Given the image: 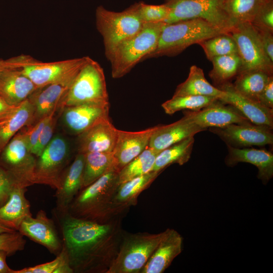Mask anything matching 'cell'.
I'll return each instance as SVG.
<instances>
[{"mask_svg": "<svg viewBox=\"0 0 273 273\" xmlns=\"http://www.w3.org/2000/svg\"><path fill=\"white\" fill-rule=\"evenodd\" d=\"M63 246L74 272L106 273L118 253L123 231L118 216L100 223L60 214Z\"/></svg>", "mask_w": 273, "mask_h": 273, "instance_id": "obj_1", "label": "cell"}, {"mask_svg": "<svg viewBox=\"0 0 273 273\" xmlns=\"http://www.w3.org/2000/svg\"><path fill=\"white\" fill-rule=\"evenodd\" d=\"M119 185L118 172L105 173L79 192L67 212L74 217L100 223L120 216L125 210L114 202Z\"/></svg>", "mask_w": 273, "mask_h": 273, "instance_id": "obj_2", "label": "cell"}, {"mask_svg": "<svg viewBox=\"0 0 273 273\" xmlns=\"http://www.w3.org/2000/svg\"><path fill=\"white\" fill-rule=\"evenodd\" d=\"M225 32L201 19L165 23L155 50L147 58L177 55L190 46Z\"/></svg>", "mask_w": 273, "mask_h": 273, "instance_id": "obj_3", "label": "cell"}, {"mask_svg": "<svg viewBox=\"0 0 273 273\" xmlns=\"http://www.w3.org/2000/svg\"><path fill=\"white\" fill-rule=\"evenodd\" d=\"M87 58L42 62L29 56L20 55L5 62L8 66L19 68L39 88L57 83L71 85Z\"/></svg>", "mask_w": 273, "mask_h": 273, "instance_id": "obj_4", "label": "cell"}, {"mask_svg": "<svg viewBox=\"0 0 273 273\" xmlns=\"http://www.w3.org/2000/svg\"><path fill=\"white\" fill-rule=\"evenodd\" d=\"M164 22L145 23L141 30L119 44L107 58L113 78H121L156 49Z\"/></svg>", "mask_w": 273, "mask_h": 273, "instance_id": "obj_5", "label": "cell"}, {"mask_svg": "<svg viewBox=\"0 0 273 273\" xmlns=\"http://www.w3.org/2000/svg\"><path fill=\"white\" fill-rule=\"evenodd\" d=\"M95 16L107 58L122 42L139 33L145 23L139 15L136 3L121 12L111 11L99 6Z\"/></svg>", "mask_w": 273, "mask_h": 273, "instance_id": "obj_6", "label": "cell"}, {"mask_svg": "<svg viewBox=\"0 0 273 273\" xmlns=\"http://www.w3.org/2000/svg\"><path fill=\"white\" fill-rule=\"evenodd\" d=\"M165 234L123 232L118 253L106 273H140Z\"/></svg>", "mask_w": 273, "mask_h": 273, "instance_id": "obj_7", "label": "cell"}, {"mask_svg": "<svg viewBox=\"0 0 273 273\" xmlns=\"http://www.w3.org/2000/svg\"><path fill=\"white\" fill-rule=\"evenodd\" d=\"M104 71L100 65L88 57L63 100L62 105L69 107L85 104H109Z\"/></svg>", "mask_w": 273, "mask_h": 273, "instance_id": "obj_8", "label": "cell"}, {"mask_svg": "<svg viewBox=\"0 0 273 273\" xmlns=\"http://www.w3.org/2000/svg\"><path fill=\"white\" fill-rule=\"evenodd\" d=\"M165 4L170 9L165 23L198 18L225 32L233 27L224 10L223 0H167Z\"/></svg>", "mask_w": 273, "mask_h": 273, "instance_id": "obj_9", "label": "cell"}, {"mask_svg": "<svg viewBox=\"0 0 273 273\" xmlns=\"http://www.w3.org/2000/svg\"><path fill=\"white\" fill-rule=\"evenodd\" d=\"M237 47L241 60L239 72L260 70L271 74L273 73V62L266 54L258 35L251 22L238 24L229 32Z\"/></svg>", "mask_w": 273, "mask_h": 273, "instance_id": "obj_10", "label": "cell"}, {"mask_svg": "<svg viewBox=\"0 0 273 273\" xmlns=\"http://www.w3.org/2000/svg\"><path fill=\"white\" fill-rule=\"evenodd\" d=\"M68 155V145L65 139L59 135L52 138L36 162L33 184H44L57 189Z\"/></svg>", "mask_w": 273, "mask_h": 273, "instance_id": "obj_11", "label": "cell"}, {"mask_svg": "<svg viewBox=\"0 0 273 273\" xmlns=\"http://www.w3.org/2000/svg\"><path fill=\"white\" fill-rule=\"evenodd\" d=\"M271 129L266 126L248 121L233 123L222 127H210L209 130L219 136L226 145L242 148L252 146L272 145Z\"/></svg>", "mask_w": 273, "mask_h": 273, "instance_id": "obj_12", "label": "cell"}, {"mask_svg": "<svg viewBox=\"0 0 273 273\" xmlns=\"http://www.w3.org/2000/svg\"><path fill=\"white\" fill-rule=\"evenodd\" d=\"M225 104L218 99L199 110H186L183 114L193 122L205 129L249 121L236 108Z\"/></svg>", "mask_w": 273, "mask_h": 273, "instance_id": "obj_13", "label": "cell"}, {"mask_svg": "<svg viewBox=\"0 0 273 273\" xmlns=\"http://www.w3.org/2000/svg\"><path fill=\"white\" fill-rule=\"evenodd\" d=\"M18 231L24 236L45 247L51 253L58 255L63 247L54 223L43 210L35 217L30 216L21 223Z\"/></svg>", "mask_w": 273, "mask_h": 273, "instance_id": "obj_14", "label": "cell"}, {"mask_svg": "<svg viewBox=\"0 0 273 273\" xmlns=\"http://www.w3.org/2000/svg\"><path fill=\"white\" fill-rule=\"evenodd\" d=\"M84 164L85 155L78 153L62 175L55 194L56 209L59 214L68 212L72 201L83 189Z\"/></svg>", "mask_w": 273, "mask_h": 273, "instance_id": "obj_15", "label": "cell"}, {"mask_svg": "<svg viewBox=\"0 0 273 273\" xmlns=\"http://www.w3.org/2000/svg\"><path fill=\"white\" fill-rule=\"evenodd\" d=\"M0 72V96L9 105L17 106L37 88L33 82L16 67L7 65Z\"/></svg>", "mask_w": 273, "mask_h": 273, "instance_id": "obj_16", "label": "cell"}, {"mask_svg": "<svg viewBox=\"0 0 273 273\" xmlns=\"http://www.w3.org/2000/svg\"><path fill=\"white\" fill-rule=\"evenodd\" d=\"M226 96L219 99L239 110L251 123L273 128V109H269L251 100L235 90L230 82L218 87Z\"/></svg>", "mask_w": 273, "mask_h": 273, "instance_id": "obj_17", "label": "cell"}, {"mask_svg": "<svg viewBox=\"0 0 273 273\" xmlns=\"http://www.w3.org/2000/svg\"><path fill=\"white\" fill-rule=\"evenodd\" d=\"M118 130L109 118L100 121L79 134V153L113 152Z\"/></svg>", "mask_w": 273, "mask_h": 273, "instance_id": "obj_18", "label": "cell"}, {"mask_svg": "<svg viewBox=\"0 0 273 273\" xmlns=\"http://www.w3.org/2000/svg\"><path fill=\"white\" fill-rule=\"evenodd\" d=\"M156 127L155 126L139 131L118 130L113 153L118 172L148 147L151 136Z\"/></svg>", "mask_w": 273, "mask_h": 273, "instance_id": "obj_19", "label": "cell"}, {"mask_svg": "<svg viewBox=\"0 0 273 273\" xmlns=\"http://www.w3.org/2000/svg\"><path fill=\"white\" fill-rule=\"evenodd\" d=\"M183 238L174 229H167L157 248L140 273H162L183 250Z\"/></svg>", "mask_w": 273, "mask_h": 273, "instance_id": "obj_20", "label": "cell"}, {"mask_svg": "<svg viewBox=\"0 0 273 273\" xmlns=\"http://www.w3.org/2000/svg\"><path fill=\"white\" fill-rule=\"evenodd\" d=\"M110 104H85L65 107L64 122L72 132L80 134L100 121L109 118Z\"/></svg>", "mask_w": 273, "mask_h": 273, "instance_id": "obj_21", "label": "cell"}, {"mask_svg": "<svg viewBox=\"0 0 273 273\" xmlns=\"http://www.w3.org/2000/svg\"><path fill=\"white\" fill-rule=\"evenodd\" d=\"M206 129L184 115L182 118L173 123L157 125L151 136L148 147L160 152L177 142Z\"/></svg>", "mask_w": 273, "mask_h": 273, "instance_id": "obj_22", "label": "cell"}, {"mask_svg": "<svg viewBox=\"0 0 273 273\" xmlns=\"http://www.w3.org/2000/svg\"><path fill=\"white\" fill-rule=\"evenodd\" d=\"M228 154L225 162L234 166L240 162L251 163L258 169L257 177L266 184L273 176V154L268 151L248 148H237L227 145Z\"/></svg>", "mask_w": 273, "mask_h": 273, "instance_id": "obj_23", "label": "cell"}, {"mask_svg": "<svg viewBox=\"0 0 273 273\" xmlns=\"http://www.w3.org/2000/svg\"><path fill=\"white\" fill-rule=\"evenodd\" d=\"M25 188L13 186L7 202L0 207V225L18 231L23 221L31 216Z\"/></svg>", "mask_w": 273, "mask_h": 273, "instance_id": "obj_24", "label": "cell"}, {"mask_svg": "<svg viewBox=\"0 0 273 273\" xmlns=\"http://www.w3.org/2000/svg\"><path fill=\"white\" fill-rule=\"evenodd\" d=\"M71 85L52 84L39 87L28 98L33 107L32 121L46 117L55 112V108L62 103Z\"/></svg>", "mask_w": 273, "mask_h": 273, "instance_id": "obj_25", "label": "cell"}, {"mask_svg": "<svg viewBox=\"0 0 273 273\" xmlns=\"http://www.w3.org/2000/svg\"><path fill=\"white\" fill-rule=\"evenodd\" d=\"M204 96L224 98L226 93L211 85L205 78L203 69L192 65L186 80L176 87L173 96Z\"/></svg>", "mask_w": 273, "mask_h": 273, "instance_id": "obj_26", "label": "cell"}, {"mask_svg": "<svg viewBox=\"0 0 273 273\" xmlns=\"http://www.w3.org/2000/svg\"><path fill=\"white\" fill-rule=\"evenodd\" d=\"M161 172L152 171L120 184L114 197L115 203L124 210L135 205L139 195L150 187Z\"/></svg>", "mask_w": 273, "mask_h": 273, "instance_id": "obj_27", "label": "cell"}, {"mask_svg": "<svg viewBox=\"0 0 273 273\" xmlns=\"http://www.w3.org/2000/svg\"><path fill=\"white\" fill-rule=\"evenodd\" d=\"M33 107L27 99L17 106L0 126V152L22 127L32 121Z\"/></svg>", "mask_w": 273, "mask_h": 273, "instance_id": "obj_28", "label": "cell"}, {"mask_svg": "<svg viewBox=\"0 0 273 273\" xmlns=\"http://www.w3.org/2000/svg\"><path fill=\"white\" fill-rule=\"evenodd\" d=\"M84 154L83 189L106 173L112 171L118 172L113 152H92Z\"/></svg>", "mask_w": 273, "mask_h": 273, "instance_id": "obj_29", "label": "cell"}, {"mask_svg": "<svg viewBox=\"0 0 273 273\" xmlns=\"http://www.w3.org/2000/svg\"><path fill=\"white\" fill-rule=\"evenodd\" d=\"M194 136L188 137L161 151L157 155L152 171H162L174 163L183 165L191 158Z\"/></svg>", "mask_w": 273, "mask_h": 273, "instance_id": "obj_30", "label": "cell"}, {"mask_svg": "<svg viewBox=\"0 0 273 273\" xmlns=\"http://www.w3.org/2000/svg\"><path fill=\"white\" fill-rule=\"evenodd\" d=\"M272 76L260 70L243 71L238 73L233 85L238 93L257 102L260 94Z\"/></svg>", "mask_w": 273, "mask_h": 273, "instance_id": "obj_31", "label": "cell"}, {"mask_svg": "<svg viewBox=\"0 0 273 273\" xmlns=\"http://www.w3.org/2000/svg\"><path fill=\"white\" fill-rule=\"evenodd\" d=\"M213 68L209 75L218 87L230 82L231 79L238 74L241 60L238 54L216 57L211 60Z\"/></svg>", "mask_w": 273, "mask_h": 273, "instance_id": "obj_32", "label": "cell"}, {"mask_svg": "<svg viewBox=\"0 0 273 273\" xmlns=\"http://www.w3.org/2000/svg\"><path fill=\"white\" fill-rule=\"evenodd\" d=\"M159 152L149 147H147L118 172L120 184L152 171Z\"/></svg>", "mask_w": 273, "mask_h": 273, "instance_id": "obj_33", "label": "cell"}, {"mask_svg": "<svg viewBox=\"0 0 273 273\" xmlns=\"http://www.w3.org/2000/svg\"><path fill=\"white\" fill-rule=\"evenodd\" d=\"M265 0H223L224 8L233 25L251 22Z\"/></svg>", "mask_w": 273, "mask_h": 273, "instance_id": "obj_34", "label": "cell"}, {"mask_svg": "<svg viewBox=\"0 0 273 273\" xmlns=\"http://www.w3.org/2000/svg\"><path fill=\"white\" fill-rule=\"evenodd\" d=\"M219 98L211 96H172L161 106L165 112L172 115L180 110H199L213 103Z\"/></svg>", "mask_w": 273, "mask_h": 273, "instance_id": "obj_35", "label": "cell"}, {"mask_svg": "<svg viewBox=\"0 0 273 273\" xmlns=\"http://www.w3.org/2000/svg\"><path fill=\"white\" fill-rule=\"evenodd\" d=\"M207 59L211 61L216 57L238 54L236 43L229 32H223L200 42Z\"/></svg>", "mask_w": 273, "mask_h": 273, "instance_id": "obj_36", "label": "cell"}, {"mask_svg": "<svg viewBox=\"0 0 273 273\" xmlns=\"http://www.w3.org/2000/svg\"><path fill=\"white\" fill-rule=\"evenodd\" d=\"M68 256L63 246L61 251L53 260L34 266L13 270L12 273H73Z\"/></svg>", "mask_w": 273, "mask_h": 273, "instance_id": "obj_37", "label": "cell"}, {"mask_svg": "<svg viewBox=\"0 0 273 273\" xmlns=\"http://www.w3.org/2000/svg\"><path fill=\"white\" fill-rule=\"evenodd\" d=\"M136 5L139 15L145 23L164 22L169 14V8L165 4L154 5L139 2Z\"/></svg>", "mask_w": 273, "mask_h": 273, "instance_id": "obj_38", "label": "cell"}, {"mask_svg": "<svg viewBox=\"0 0 273 273\" xmlns=\"http://www.w3.org/2000/svg\"><path fill=\"white\" fill-rule=\"evenodd\" d=\"M19 231L0 233V250L6 251L8 256L24 249L26 241Z\"/></svg>", "mask_w": 273, "mask_h": 273, "instance_id": "obj_39", "label": "cell"}, {"mask_svg": "<svg viewBox=\"0 0 273 273\" xmlns=\"http://www.w3.org/2000/svg\"><path fill=\"white\" fill-rule=\"evenodd\" d=\"M251 23L273 32V0L263 2Z\"/></svg>", "mask_w": 273, "mask_h": 273, "instance_id": "obj_40", "label": "cell"}, {"mask_svg": "<svg viewBox=\"0 0 273 273\" xmlns=\"http://www.w3.org/2000/svg\"><path fill=\"white\" fill-rule=\"evenodd\" d=\"M55 120L53 114L44 126L37 145L32 153L33 154L39 157L52 139L55 126Z\"/></svg>", "mask_w": 273, "mask_h": 273, "instance_id": "obj_41", "label": "cell"}, {"mask_svg": "<svg viewBox=\"0 0 273 273\" xmlns=\"http://www.w3.org/2000/svg\"><path fill=\"white\" fill-rule=\"evenodd\" d=\"M54 114V113H53L51 115L40 119L35 125L25 132L28 148L31 154H32L37 145L39 135L44 126Z\"/></svg>", "mask_w": 273, "mask_h": 273, "instance_id": "obj_42", "label": "cell"}, {"mask_svg": "<svg viewBox=\"0 0 273 273\" xmlns=\"http://www.w3.org/2000/svg\"><path fill=\"white\" fill-rule=\"evenodd\" d=\"M256 30L262 46L271 61L273 62V32L252 24Z\"/></svg>", "mask_w": 273, "mask_h": 273, "instance_id": "obj_43", "label": "cell"}, {"mask_svg": "<svg viewBox=\"0 0 273 273\" xmlns=\"http://www.w3.org/2000/svg\"><path fill=\"white\" fill-rule=\"evenodd\" d=\"M13 186L9 174L0 166V207L8 200Z\"/></svg>", "mask_w": 273, "mask_h": 273, "instance_id": "obj_44", "label": "cell"}, {"mask_svg": "<svg viewBox=\"0 0 273 273\" xmlns=\"http://www.w3.org/2000/svg\"><path fill=\"white\" fill-rule=\"evenodd\" d=\"M257 102L266 108L273 109V76L260 94Z\"/></svg>", "mask_w": 273, "mask_h": 273, "instance_id": "obj_45", "label": "cell"}, {"mask_svg": "<svg viewBox=\"0 0 273 273\" xmlns=\"http://www.w3.org/2000/svg\"><path fill=\"white\" fill-rule=\"evenodd\" d=\"M16 107L9 105L0 96V121L6 119Z\"/></svg>", "mask_w": 273, "mask_h": 273, "instance_id": "obj_46", "label": "cell"}, {"mask_svg": "<svg viewBox=\"0 0 273 273\" xmlns=\"http://www.w3.org/2000/svg\"><path fill=\"white\" fill-rule=\"evenodd\" d=\"M8 253L3 250H0V273H12V269L7 264L6 258Z\"/></svg>", "mask_w": 273, "mask_h": 273, "instance_id": "obj_47", "label": "cell"}, {"mask_svg": "<svg viewBox=\"0 0 273 273\" xmlns=\"http://www.w3.org/2000/svg\"><path fill=\"white\" fill-rule=\"evenodd\" d=\"M14 231H14L12 229H9L7 227L0 225V233H6V232H13Z\"/></svg>", "mask_w": 273, "mask_h": 273, "instance_id": "obj_48", "label": "cell"}, {"mask_svg": "<svg viewBox=\"0 0 273 273\" xmlns=\"http://www.w3.org/2000/svg\"><path fill=\"white\" fill-rule=\"evenodd\" d=\"M5 66L4 60H0V72Z\"/></svg>", "mask_w": 273, "mask_h": 273, "instance_id": "obj_49", "label": "cell"}, {"mask_svg": "<svg viewBox=\"0 0 273 273\" xmlns=\"http://www.w3.org/2000/svg\"><path fill=\"white\" fill-rule=\"evenodd\" d=\"M4 120H2V121H0V126L4 122Z\"/></svg>", "mask_w": 273, "mask_h": 273, "instance_id": "obj_50", "label": "cell"}]
</instances>
